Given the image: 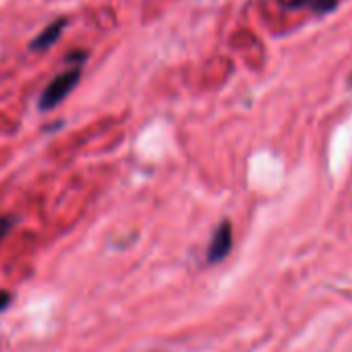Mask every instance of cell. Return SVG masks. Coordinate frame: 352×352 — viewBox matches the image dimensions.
<instances>
[{
	"label": "cell",
	"mask_w": 352,
	"mask_h": 352,
	"mask_svg": "<svg viewBox=\"0 0 352 352\" xmlns=\"http://www.w3.org/2000/svg\"><path fill=\"white\" fill-rule=\"evenodd\" d=\"M83 75V67H69L65 71H60L58 75H54L48 85L42 89L40 98H38V110L40 112H52L56 110L79 85Z\"/></svg>",
	"instance_id": "6da1fadb"
},
{
	"label": "cell",
	"mask_w": 352,
	"mask_h": 352,
	"mask_svg": "<svg viewBox=\"0 0 352 352\" xmlns=\"http://www.w3.org/2000/svg\"><path fill=\"white\" fill-rule=\"evenodd\" d=\"M67 28H69V17H56L38 36H34V40L28 44V50L30 52H48L52 46H56L60 42Z\"/></svg>",
	"instance_id": "7a4b0ae2"
},
{
	"label": "cell",
	"mask_w": 352,
	"mask_h": 352,
	"mask_svg": "<svg viewBox=\"0 0 352 352\" xmlns=\"http://www.w3.org/2000/svg\"><path fill=\"white\" fill-rule=\"evenodd\" d=\"M232 251V226L228 220H224L216 230L208 247V263H220L228 257Z\"/></svg>",
	"instance_id": "3957f363"
},
{
	"label": "cell",
	"mask_w": 352,
	"mask_h": 352,
	"mask_svg": "<svg viewBox=\"0 0 352 352\" xmlns=\"http://www.w3.org/2000/svg\"><path fill=\"white\" fill-rule=\"evenodd\" d=\"M338 7V0H288V9H311L317 15H327Z\"/></svg>",
	"instance_id": "277c9868"
},
{
	"label": "cell",
	"mask_w": 352,
	"mask_h": 352,
	"mask_svg": "<svg viewBox=\"0 0 352 352\" xmlns=\"http://www.w3.org/2000/svg\"><path fill=\"white\" fill-rule=\"evenodd\" d=\"M89 58V52L87 50H71L67 56H65V65H69V67H83L85 65V60Z\"/></svg>",
	"instance_id": "5b68a950"
},
{
	"label": "cell",
	"mask_w": 352,
	"mask_h": 352,
	"mask_svg": "<svg viewBox=\"0 0 352 352\" xmlns=\"http://www.w3.org/2000/svg\"><path fill=\"white\" fill-rule=\"evenodd\" d=\"M15 224H17L15 216H0V243L5 241V236L13 230Z\"/></svg>",
	"instance_id": "8992f818"
},
{
	"label": "cell",
	"mask_w": 352,
	"mask_h": 352,
	"mask_svg": "<svg viewBox=\"0 0 352 352\" xmlns=\"http://www.w3.org/2000/svg\"><path fill=\"white\" fill-rule=\"evenodd\" d=\"M13 302V294L9 290H0V313H3Z\"/></svg>",
	"instance_id": "52a82bcc"
}]
</instances>
